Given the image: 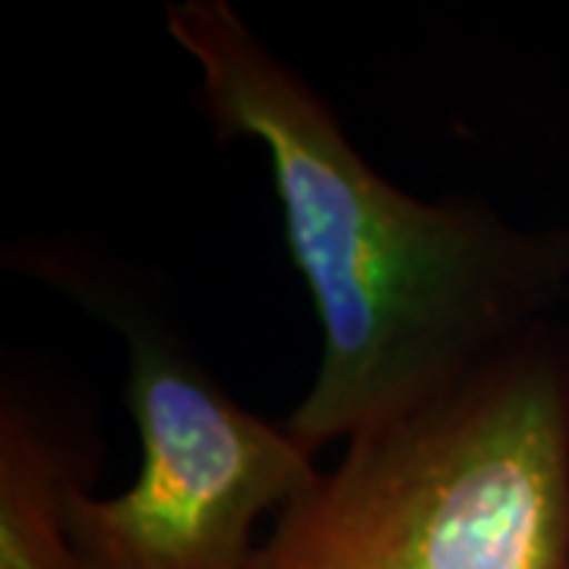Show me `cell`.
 Masks as SVG:
<instances>
[{
  "instance_id": "3957f363",
  "label": "cell",
  "mask_w": 569,
  "mask_h": 569,
  "mask_svg": "<svg viewBox=\"0 0 569 569\" xmlns=\"http://www.w3.org/2000/svg\"><path fill=\"white\" fill-rule=\"evenodd\" d=\"M127 336V408L140 433L137 481L118 497L67 490L80 569H250L253 531L317 478L288 427L241 406L181 339L130 307L96 305Z\"/></svg>"
},
{
  "instance_id": "277c9868",
  "label": "cell",
  "mask_w": 569,
  "mask_h": 569,
  "mask_svg": "<svg viewBox=\"0 0 569 569\" xmlns=\"http://www.w3.org/2000/svg\"><path fill=\"white\" fill-rule=\"evenodd\" d=\"M82 471L20 396L0 408V569H80L67 535V490Z\"/></svg>"
},
{
  "instance_id": "6da1fadb",
  "label": "cell",
  "mask_w": 569,
  "mask_h": 569,
  "mask_svg": "<svg viewBox=\"0 0 569 569\" xmlns=\"http://www.w3.org/2000/svg\"><path fill=\"white\" fill-rule=\"evenodd\" d=\"M164 26L200 70L216 137L269 159L284 244L320 320L313 383L282 421L313 456L443 399L569 305V228L387 181L228 0H178Z\"/></svg>"
},
{
  "instance_id": "7a4b0ae2",
  "label": "cell",
  "mask_w": 569,
  "mask_h": 569,
  "mask_svg": "<svg viewBox=\"0 0 569 569\" xmlns=\"http://www.w3.org/2000/svg\"><path fill=\"white\" fill-rule=\"evenodd\" d=\"M250 569H569V336L545 323L462 387L348 440Z\"/></svg>"
}]
</instances>
